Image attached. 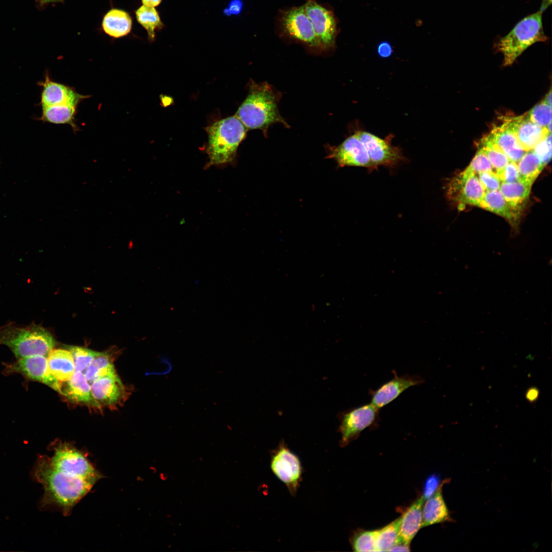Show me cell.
<instances>
[{
	"label": "cell",
	"mask_w": 552,
	"mask_h": 552,
	"mask_svg": "<svg viewBox=\"0 0 552 552\" xmlns=\"http://www.w3.org/2000/svg\"><path fill=\"white\" fill-rule=\"evenodd\" d=\"M34 475L44 488L43 504L65 516L103 477L85 453L67 443L57 445L52 456L39 458Z\"/></svg>",
	"instance_id": "1"
},
{
	"label": "cell",
	"mask_w": 552,
	"mask_h": 552,
	"mask_svg": "<svg viewBox=\"0 0 552 552\" xmlns=\"http://www.w3.org/2000/svg\"><path fill=\"white\" fill-rule=\"evenodd\" d=\"M281 97V94L267 82L251 81L248 95L236 116L247 129L262 130L265 136L269 127L274 123H280L288 128L289 126L278 109Z\"/></svg>",
	"instance_id": "2"
},
{
	"label": "cell",
	"mask_w": 552,
	"mask_h": 552,
	"mask_svg": "<svg viewBox=\"0 0 552 552\" xmlns=\"http://www.w3.org/2000/svg\"><path fill=\"white\" fill-rule=\"evenodd\" d=\"M247 129L235 115L218 121L209 127L207 153L212 165L228 163L235 156Z\"/></svg>",
	"instance_id": "3"
},
{
	"label": "cell",
	"mask_w": 552,
	"mask_h": 552,
	"mask_svg": "<svg viewBox=\"0 0 552 552\" xmlns=\"http://www.w3.org/2000/svg\"><path fill=\"white\" fill-rule=\"evenodd\" d=\"M0 344L10 348L19 359L33 355H48L55 346V340L49 331L40 326L7 325L0 328Z\"/></svg>",
	"instance_id": "4"
},
{
	"label": "cell",
	"mask_w": 552,
	"mask_h": 552,
	"mask_svg": "<svg viewBox=\"0 0 552 552\" xmlns=\"http://www.w3.org/2000/svg\"><path fill=\"white\" fill-rule=\"evenodd\" d=\"M546 39L542 27V12L539 11L526 17L499 41L498 47L503 56V65H511L530 46Z\"/></svg>",
	"instance_id": "5"
},
{
	"label": "cell",
	"mask_w": 552,
	"mask_h": 552,
	"mask_svg": "<svg viewBox=\"0 0 552 552\" xmlns=\"http://www.w3.org/2000/svg\"><path fill=\"white\" fill-rule=\"evenodd\" d=\"M380 411V409L370 403L339 412L337 430L341 434L340 446H347L367 428L376 429L379 426Z\"/></svg>",
	"instance_id": "6"
},
{
	"label": "cell",
	"mask_w": 552,
	"mask_h": 552,
	"mask_svg": "<svg viewBox=\"0 0 552 552\" xmlns=\"http://www.w3.org/2000/svg\"><path fill=\"white\" fill-rule=\"evenodd\" d=\"M270 468L276 477L283 482L291 495L294 496L302 478L303 467L298 457L284 441L271 453Z\"/></svg>",
	"instance_id": "7"
},
{
	"label": "cell",
	"mask_w": 552,
	"mask_h": 552,
	"mask_svg": "<svg viewBox=\"0 0 552 552\" xmlns=\"http://www.w3.org/2000/svg\"><path fill=\"white\" fill-rule=\"evenodd\" d=\"M355 133L366 148L373 170L379 166L394 168L406 160L401 149L392 145V134L383 139L363 130Z\"/></svg>",
	"instance_id": "8"
},
{
	"label": "cell",
	"mask_w": 552,
	"mask_h": 552,
	"mask_svg": "<svg viewBox=\"0 0 552 552\" xmlns=\"http://www.w3.org/2000/svg\"><path fill=\"white\" fill-rule=\"evenodd\" d=\"M280 21L283 32L288 37L311 49L322 51L303 6L283 12Z\"/></svg>",
	"instance_id": "9"
},
{
	"label": "cell",
	"mask_w": 552,
	"mask_h": 552,
	"mask_svg": "<svg viewBox=\"0 0 552 552\" xmlns=\"http://www.w3.org/2000/svg\"><path fill=\"white\" fill-rule=\"evenodd\" d=\"M303 6L312 23L321 50L334 49L338 29L333 12L316 0H306Z\"/></svg>",
	"instance_id": "10"
},
{
	"label": "cell",
	"mask_w": 552,
	"mask_h": 552,
	"mask_svg": "<svg viewBox=\"0 0 552 552\" xmlns=\"http://www.w3.org/2000/svg\"><path fill=\"white\" fill-rule=\"evenodd\" d=\"M485 192L477 175L467 168L449 182L447 190L449 197L462 207L465 204L478 206Z\"/></svg>",
	"instance_id": "11"
},
{
	"label": "cell",
	"mask_w": 552,
	"mask_h": 552,
	"mask_svg": "<svg viewBox=\"0 0 552 552\" xmlns=\"http://www.w3.org/2000/svg\"><path fill=\"white\" fill-rule=\"evenodd\" d=\"M328 158L335 159L341 167L356 166L374 170L366 148L355 132L339 145L330 147Z\"/></svg>",
	"instance_id": "12"
},
{
	"label": "cell",
	"mask_w": 552,
	"mask_h": 552,
	"mask_svg": "<svg viewBox=\"0 0 552 552\" xmlns=\"http://www.w3.org/2000/svg\"><path fill=\"white\" fill-rule=\"evenodd\" d=\"M393 373L394 377L390 380L382 384L376 390L370 389L369 390V395L371 397L370 403L380 410L409 388L425 382L424 379L418 375L410 376L406 374L399 376L394 370Z\"/></svg>",
	"instance_id": "13"
},
{
	"label": "cell",
	"mask_w": 552,
	"mask_h": 552,
	"mask_svg": "<svg viewBox=\"0 0 552 552\" xmlns=\"http://www.w3.org/2000/svg\"><path fill=\"white\" fill-rule=\"evenodd\" d=\"M9 369L19 373L31 380L47 385L61 393L62 385L50 373L47 357L45 356L33 355L19 359L11 364Z\"/></svg>",
	"instance_id": "14"
},
{
	"label": "cell",
	"mask_w": 552,
	"mask_h": 552,
	"mask_svg": "<svg viewBox=\"0 0 552 552\" xmlns=\"http://www.w3.org/2000/svg\"><path fill=\"white\" fill-rule=\"evenodd\" d=\"M503 123L513 131L525 151L533 150L541 141L551 133L546 128L532 121L527 114L507 118Z\"/></svg>",
	"instance_id": "15"
},
{
	"label": "cell",
	"mask_w": 552,
	"mask_h": 552,
	"mask_svg": "<svg viewBox=\"0 0 552 552\" xmlns=\"http://www.w3.org/2000/svg\"><path fill=\"white\" fill-rule=\"evenodd\" d=\"M92 396L100 405L111 406L118 403L124 396L125 388L116 373L102 377L94 381L90 386Z\"/></svg>",
	"instance_id": "16"
},
{
	"label": "cell",
	"mask_w": 552,
	"mask_h": 552,
	"mask_svg": "<svg viewBox=\"0 0 552 552\" xmlns=\"http://www.w3.org/2000/svg\"><path fill=\"white\" fill-rule=\"evenodd\" d=\"M41 85L43 87L41 96L42 107L64 103L79 105L82 101L89 97L77 93L72 87L52 81L48 74Z\"/></svg>",
	"instance_id": "17"
},
{
	"label": "cell",
	"mask_w": 552,
	"mask_h": 552,
	"mask_svg": "<svg viewBox=\"0 0 552 552\" xmlns=\"http://www.w3.org/2000/svg\"><path fill=\"white\" fill-rule=\"evenodd\" d=\"M425 499L422 496L412 503L400 517L399 542L409 545L422 527V508Z\"/></svg>",
	"instance_id": "18"
},
{
	"label": "cell",
	"mask_w": 552,
	"mask_h": 552,
	"mask_svg": "<svg viewBox=\"0 0 552 552\" xmlns=\"http://www.w3.org/2000/svg\"><path fill=\"white\" fill-rule=\"evenodd\" d=\"M487 135L510 161L518 163L526 152L513 131L504 123L494 127Z\"/></svg>",
	"instance_id": "19"
},
{
	"label": "cell",
	"mask_w": 552,
	"mask_h": 552,
	"mask_svg": "<svg viewBox=\"0 0 552 552\" xmlns=\"http://www.w3.org/2000/svg\"><path fill=\"white\" fill-rule=\"evenodd\" d=\"M65 385L61 386V394L70 400L99 407L94 399L89 383L80 371H75Z\"/></svg>",
	"instance_id": "20"
},
{
	"label": "cell",
	"mask_w": 552,
	"mask_h": 552,
	"mask_svg": "<svg viewBox=\"0 0 552 552\" xmlns=\"http://www.w3.org/2000/svg\"><path fill=\"white\" fill-rule=\"evenodd\" d=\"M443 486L425 499L422 508V527L452 520L442 495Z\"/></svg>",
	"instance_id": "21"
},
{
	"label": "cell",
	"mask_w": 552,
	"mask_h": 552,
	"mask_svg": "<svg viewBox=\"0 0 552 552\" xmlns=\"http://www.w3.org/2000/svg\"><path fill=\"white\" fill-rule=\"evenodd\" d=\"M47 360L50 373L59 382L68 381L75 372L73 357L68 350H52Z\"/></svg>",
	"instance_id": "22"
},
{
	"label": "cell",
	"mask_w": 552,
	"mask_h": 552,
	"mask_svg": "<svg viewBox=\"0 0 552 552\" xmlns=\"http://www.w3.org/2000/svg\"><path fill=\"white\" fill-rule=\"evenodd\" d=\"M102 27L106 34L113 38L127 35L132 28V19L126 11L112 9L104 16Z\"/></svg>",
	"instance_id": "23"
},
{
	"label": "cell",
	"mask_w": 552,
	"mask_h": 552,
	"mask_svg": "<svg viewBox=\"0 0 552 552\" xmlns=\"http://www.w3.org/2000/svg\"><path fill=\"white\" fill-rule=\"evenodd\" d=\"M478 206L497 214L512 223L517 220L520 213L509 204L499 190L486 191Z\"/></svg>",
	"instance_id": "24"
},
{
	"label": "cell",
	"mask_w": 552,
	"mask_h": 552,
	"mask_svg": "<svg viewBox=\"0 0 552 552\" xmlns=\"http://www.w3.org/2000/svg\"><path fill=\"white\" fill-rule=\"evenodd\" d=\"M78 106L73 103H64L43 106L41 119L53 124H67L74 130H77L75 120Z\"/></svg>",
	"instance_id": "25"
},
{
	"label": "cell",
	"mask_w": 552,
	"mask_h": 552,
	"mask_svg": "<svg viewBox=\"0 0 552 552\" xmlns=\"http://www.w3.org/2000/svg\"><path fill=\"white\" fill-rule=\"evenodd\" d=\"M532 186L520 180L501 182L499 191L509 204L520 212L529 197Z\"/></svg>",
	"instance_id": "26"
},
{
	"label": "cell",
	"mask_w": 552,
	"mask_h": 552,
	"mask_svg": "<svg viewBox=\"0 0 552 552\" xmlns=\"http://www.w3.org/2000/svg\"><path fill=\"white\" fill-rule=\"evenodd\" d=\"M137 22L146 30L148 39L154 41L156 37V31L162 30L164 24L159 12L154 7L142 5L135 12Z\"/></svg>",
	"instance_id": "27"
},
{
	"label": "cell",
	"mask_w": 552,
	"mask_h": 552,
	"mask_svg": "<svg viewBox=\"0 0 552 552\" xmlns=\"http://www.w3.org/2000/svg\"><path fill=\"white\" fill-rule=\"evenodd\" d=\"M116 373L109 352H98L85 369L84 375L89 383L105 375Z\"/></svg>",
	"instance_id": "28"
},
{
	"label": "cell",
	"mask_w": 552,
	"mask_h": 552,
	"mask_svg": "<svg viewBox=\"0 0 552 552\" xmlns=\"http://www.w3.org/2000/svg\"><path fill=\"white\" fill-rule=\"evenodd\" d=\"M518 163L519 180L532 186L544 166L533 150L526 151Z\"/></svg>",
	"instance_id": "29"
},
{
	"label": "cell",
	"mask_w": 552,
	"mask_h": 552,
	"mask_svg": "<svg viewBox=\"0 0 552 552\" xmlns=\"http://www.w3.org/2000/svg\"><path fill=\"white\" fill-rule=\"evenodd\" d=\"M400 517L381 529L376 530V551H389L399 542Z\"/></svg>",
	"instance_id": "30"
},
{
	"label": "cell",
	"mask_w": 552,
	"mask_h": 552,
	"mask_svg": "<svg viewBox=\"0 0 552 552\" xmlns=\"http://www.w3.org/2000/svg\"><path fill=\"white\" fill-rule=\"evenodd\" d=\"M478 147L486 154L493 169H495V172L502 169L510 161L504 153L488 135L481 140Z\"/></svg>",
	"instance_id": "31"
},
{
	"label": "cell",
	"mask_w": 552,
	"mask_h": 552,
	"mask_svg": "<svg viewBox=\"0 0 552 552\" xmlns=\"http://www.w3.org/2000/svg\"><path fill=\"white\" fill-rule=\"evenodd\" d=\"M376 530L356 532L351 540L353 550L357 552L376 551Z\"/></svg>",
	"instance_id": "32"
},
{
	"label": "cell",
	"mask_w": 552,
	"mask_h": 552,
	"mask_svg": "<svg viewBox=\"0 0 552 552\" xmlns=\"http://www.w3.org/2000/svg\"><path fill=\"white\" fill-rule=\"evenodd\" d=\"M66 349L73 355L75 371L82 372L85 370L98 354L97 352L79 346H70Z\"/></svg>",
	"instance_id": "33"
},
{
	"label": "cell",
	"mask_w": 552,
	"mask_h": 552,
	"mask_svg": "<svg viewBox=\"0 0 552 552\" xmlns=\"http://www.w3.org/2000/svg\"><path fill=\"white\" fill-rule=\"evenodd\" d=\"M529 119L538 125L546 128L551 123V108L543 101L527 113Z\"/></svg>",
	"instance_id": "34"
},
{
	"label": "cell",
	"mask_w": 552,
	"mask_h": 552,
	"mask_svg": "<svg viewBox=\"0 0 552 552\" xmlns=\"http://www.w3.org/2000/svg\"><path fill=\"white\" fill-rule=\"evenodd\" d=\"M475 174L486 171H493V168L486 154L480 149L467 168Z\"/></svg>",
	"instance_id": "35"
},
{
	"label": "cell",
	"mask_w": 552,
	"mask_h": 552,
	"mask_svg": "<svg viewBox=\"0 0 552 552\" xmlns=\"http://www.w3.org/2000/svg\"><path fill=\"white\" fill-rule=\"evenodd\" d=\"M533 150L545 166L550 160L551 157V133H549L541 141Z\"/></svg>",
	"instance_id": "36"
},
{
	"label": "cell",
	"mask_w": 552,
	"mask_h": 552,
	"mask_svg": "<svg viewBox=\"0 0 552 552\" xmlns=\"http://www.w3.org/2000/svg\"><path fill=\"white\" fill-rule=\"evenodd\" d=\"M478 175L479 180L485 191L499 190L501 181L496 172L486 171Z\"/></svg>",
	"instance_id": "37"
},
{
	"label": "cell",
	"mask_w": 552,
	"mask_h": 552,
	"mask_svg": "<svg viewBox=\"0 0 552 552\" xmlns=\"http://www.w3.org/2000/svg\"><path fill=\"white\" fill-rule=\"evenodd\" d=\"M501 182H512L519 180L517 163L509 161L501 170L496 172Z\"/></svg>",
	"instance_id": "38"
},
{
	"label": "cell",
	"mask_w": 552,
	"mask_h": 552,
	"mask_svg": "<svg viewBox=\"0 0 552 552\" xmlns=\"http://www.w3.org/2000/svg\"><path fill=\"white\" fill-rule=\"evenodd\" d=\"M447 482V480L442 481L440 476L438 474L430 475L425 480L422 497L425 500Z\"/></svg>",
	"instance_id": "39"
},
{
	"label": "cell",
	"mask_w": 552,
	"mask_h": 552,
	"mask_svg": "<svg viewBox=\"0 0 552 552\" xmlns=\"http://www.w3.org/2000/svg\"><path fill=\"white\" fill-rule=\"evenodd\" d=\"M244 5L243 0H230L223 10V14L225 16H238L242 12Z\"/></svg>",
	"instance_id": "40"
},
{
	"label": "cell",
	"mask_w": 552,
	"mask_h": 552,
	"mask_svg": "<svg viewBox=\"0 0 552 552\" xmlns=\"http://www.w3.org/2000/svg\"><path fill=\"white\" fill-rule=\"evenodd\" d=\"M377 52L380 56L386 58L391 55L393 49L388 42L383 41L378 46Z\"/></svg>",
	"instance_id": "41"
},
{
	"label": "cell",
	"mask_w": 552,
	"mask_h": 552,
	"mask_svg": "<svg viewBox=\"0 0 552 552\" xmlns=\"http://www.w3.org/2000/svg\"><path fill=\"white\" fill-rule=\"evenodd\" d=\"M539 390L535 387H532L529 388L526 393V398L527 400L531 402H535L538 398Z\"/></svg>",
	"instance_id": "42"
},
{
	"label": "cell",
	"mask_w": 552,
	"mask_h": 552,
	"mask_svg": "<svg viewBox=\"0 0 552 552\" xmlns=\"http://www.w3.org/2000/svg\"><path fill=\"white\" fill-rule=\"evenodd\" d=\"M409 545L402 542H399L393 547L389 551H410Z\"/></svg>",
	"instance_id": "43"
},
{
	"label": "cell",
	"mask_w": 552,
	"mask_h": 552,
	"mask_svg": "<svg viewBox=\"0 0 552 552\" xmlns=\"http://www.w3.org/2000/svg\"><path fill=\"white\" fill-rule=\"evenodd\" d=\"M64 0H35L38 8H43L50 3H63Z\"/></svg>",
	"instance_id": "44"
},
{
	"label": "cell",
	"mask_w": 552,
	"mask_h": 552,
	"mask_svg": "<svg viewBox=\"0 0 552 552\" xmlns=\"http://www.w3.org/2000/svg\"><path fill=\"white\" fill-rule=\"evenodd\" d=\"M143 5L150 7H156L159 6L162 0H141Z\"/></svg>",
	"instance_id": "45"
},
{
	"label": "cell",
	"mask_w": 552,
	"mask_h": 552,
	"mask_svg": "<svg viewBox=\"0 0 552 552\" xmlns=\"http://www.w3.org/2000/svg\"><path fill=\"white\" fill-rule=\"evenodd\" d=\"M551 4V0H543L541 6L540 7V10L542 13L545 11L549 6Z\"/></svg>",
	"instance_id": "46"
},
{
	"label": "cell",
	"mask_w": 552,
	"mask_h": 552,
	"mask_svg": "<svg viewBox=\"0 0 552 552\" xmlns=\"http://www.w3.org/2000/svg\"><path fill=\"white\" fill-rule=\"evenodd\" d=\"M543 101L545 103H546L547 105H548L549 106H551V90H550L549 93L547 94V95H546V96L545 99L543 100Z\"/></svg>",
	"instance_id": "47"
},
{
	"label": "cell",
	"mask_w": 552,
	"mask_h": 552,
	"mask_svg": "<svg viewBox=\"0 0 552 552\" xmlns=\"http://www.w3.org/2000/svg\"><path fill=\"white\" fill-rule=\"evenodd\" d=\"M159 477H160V479L162 481H166L168 479V475L167 474H166L165 473H163V472H161L159 474Z\"/></svg>",
	"instance_id": "48"
}]
</instances>
